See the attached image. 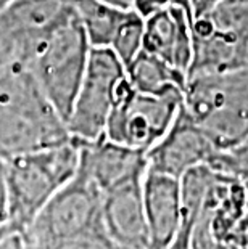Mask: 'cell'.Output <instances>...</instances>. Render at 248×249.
<instances>
[{
    "mask_svg": "<svg viewBox=\"0 0 248 249\" xmlns=\"http://www.w3.org/2000/svg\"><path fill=\"white\" fill-rule=\"evenodd\" d=\"M208 166L211 169L228 176L240 178L242 182H248V137L237 145L219 150L211 158Z\"/></svg>",
    "mask_w": 248,
    "mask_h": 249,
    "instance_id": "obj_18",
    "label": "cell"
},
{
    "mask_svg": "<svg viewBox=\"0 0 248 249\" xmlns=\"http://www.w3.org/2000/svg\"><path fill=\"white\" fill-rule=\"evenodd\" d=\"M103 193L79 171L36 215L23 235L26 249H60L105 230Z\"/></svg>",
    "mask_w": 248,
    "mask_h": 249,
    "instance_id": "obj_5",
    "label": "cell"
},
{
    "mask_svg": "<svg viewBox=\"0 0 248 249\" xmlns=\"http://www.w3.org/2000/svg\"><path fill=\"white\" fill-rule=\"evenodd\" d=\"M131 86L140 92L163 93L168 90H184L186 76L172 66L163 61L161 58L142 50L133 61L126 66Z\"/></svg>",
    "mask_w": 248,
    "mask_h": 249,
    "instance_id": "obj_16",
    "label": "cell"
},
{
    "mask_svg": "<svg viewBox=\"0 0 248 249\" xmlns=\"http://www.w3.org/2000/svg\"><path fill=\"white\" fill-rule=\"evenodd\" d=\"M8 2H10V0H0V8H3Z\"/></svg>",
    "mask_w": 248,
    "mask_h": 249,
    "instance_id": "obj_26",
    "label": "cell"
},
{
    "mask_svg": "<svg viewBox=\"0 0 248 249\" xmlns=\"http://www.w3.org/2000/svg\"><path fill=\"white\" fill-rule=\"evenodd\" d=\"M144 50L187 77L193 61V15L170 5L144 18Z\"/></svg>",
    "mask_w": 248,
    "mask_h": 249,
    "instance_id": "obj_12",
    "label": "cell"
},
{
    "mask_svg": "<svg viewBox=\"0 0 248 249\" xmlns=\"http://www.w3.org/2000/svg\"><path fill=\"white\" fill-rule=\"evenodd\" d=\"M79 142L71 139L5 161L8 193V225L23 231L44 206L76 176L79 167Z\"/></svg>",
    "mask_w": 248,
    "mask_h": 249,
    "instance_id": "obj_2",
    "label": "cell"
},
{
    "mask_svg": "<svg viewBox=\"0 0 248 249\" xmlns=\"http://www.w3.org/2000/svg\"><path fill=\"white\" fill-rule=\"evenodd\" d=\"M184 103V90L147 93L121 82L110 113L105 137L133 150L149 153L176 121Z\"/></svg>",
    "mask_w": 248,
    "mask_h": 249,
    "instance_id": "obj_7",
    "label": "cell"
},
{
    "mask_svg": "<svg viewBox=\"0 0 248 249\" xmlns=\"http://www.w3.org/2000/svg\"><path fill=\"white\" fill-rule=\"evenodd\" d=\"M79 148L77 169L102 193L147 171V153L114 143L107 137L94 142H79Z\"/></svg>",
    "mask_w": 248,
    "mask_h": 249,
    "instance_id": "obj_14",
    "label": "cell"
},
{
    "mask_svg": "<svg viewBox=\"0 0 248 249\" xmlns=\"http://www.w3.org/2000/svg\"><path fill=\"white\" fill-rule=\"evenodd\" d=\"M245 185H247V196H248V182H247Z\"/></svg>",
    "mask_w": 248,
    "mask_h": 249,
    "instance_id": "obj_28",
    "label": "cell"
},
{
    "mask_svg": "<svg viewBox=\"0 0 248 249\" xmlns=\"http://www.w3.org/2000/svg\"><path fill=\"white\" fill-rule=\"evenodd\" d=\"M110 49L119 58L124 68L144 50V17L133 8L121 24Z\"/></svg>",
    "mask_w": 248,
    "mask_h": 249,
    "instance_id": "obj_17",
    "label": "cell"
},
{
    "mask_svg": "<svg viewBox=\"0 0 248 249\" xmlns=\"http://www.w3.org/2000/svg\"><path fill=\"white\" fill-rule=\"evenodd\" d=\"M216 151L219 148L203 127L192 119L182 103L170 130L147 153V167L181 178L191 169L208 164Z\"/></svg>",
    "mask_w": 248,
    "mask_h": 249,
    "instance_id": "obj_10",
    "label": "cell"
},
{
    "mask_svg": "<svg viewBox=\"0 0 248 249\" xmlns=\"http://www.w3.org/2000/svg\"><path fill=\"white\" fill-rule=\"evenodd\" d=\"M184 108L226 150L248 137V66L189 74Z\"/></svg>",
    "mask_w": 248,
    "mask_h": 249,
    "instance_id": "obj_3",
    "label": "cell"
},
{
    "mask_svg": "<svg viewBox=\"0 0 248 249\" xmlns=\"http://www.w3.org/2000/svg\"><path fill=\"white\" fill-rule=\"evenodd\" d=\"M73 13L71 0H10L0 8V44L7 65L24 66L40 42Z\"/></svg>",
    "mask_w": 248,
    "mask_h": 249,
    "instance_id": "obj_9",
    "label": "cell"
},
{
    "mask_svg": "<svg viewBox=\"0 0 248 249\" xmlns=\"http://www.w3.org/2000/svg\"><path fill=\"white\" fill-rule=\"evenodd\" d=\"M2 227H10V225H8V193H7V176H5V161L0 160V229Z\"/></svg>",
    "mask_w": 248,
    "mask_h": 249,
    "instance_id": "obj_20",
    "label": "cell"
},
{
    "mask_svg": "<svg viewBox=\"0 0 248 249\" xmlns=\"http://www.w3.org/2000/svg\"><path fill=\"white\" fill-rule=\"evenodd\" d=\"M144 176L126 180L103 193L105 230L123 249H152L144 209Z\"/></svg>",
    "mask_w": 248,
    "mask_h": 249,
    "instance_id": "obj_11",
    "label": "cell"
},
{
    "mask_svg": "<svg viewBox=\"0 0 248 249\" xmlns=\"http://www.w3.org/2000/svg\"><path fill=\"white\" fill-rule=\"evenodd\" d=\"M219 0H192V12H193V18L200 17V15H205L210 12L211 8L218 3Z\"/></svg>",
    "mask_w": 248,
    "mask_h": 249,
    "instance_id": "obj_22",
    "label": "cell"
},
{
    "mask_svg": "<svg viewBox=\"0 0 248 249\" xmlns=\"http://www.w3.org/2000/svg\"><path fill=\"white\" fill-rule=\"evenodd\" d=\"M73 137L65 119L34 81L28 68H0V160L8 161Z\"/></svg>",
    "mask_w": 248,
    "mask_h": 249,
    "instance_id": "obj_1",
    "label": "cell"
},
{
    "mask_svg": "<svg viewBox=\"0 0 248 249\" xmlns=\"http://www.w3.org/2000/svg\"><path fill=\"white\" fill-rule=\"evenodd\" d=\"M75 12L94 49H110L121 24L133 8H119L100 0H71Z\"/></svg>",
    "mask_w": 248,
    "mask_h": 249,
    "instance_id": "obj_15",
    "label": "cell"
},
{
    "mask_svg": "<svg viewBox=\"0 0 248 249\" xmlns=\"http://www.w3.org/2000/svg\"><path fill=\"white\" fill-rule=\"evenodd\" d=\"M144 209L152 249H171L182 224L181 178L147 167Z\"/></svg>",
    "mask_w": 248,
    "mask_h": 249,
    "instance_id": "obj_13",
    "label": "cell"
},
{
    "mask_svg": "<svg viewBox=\"0 0 248 249\" xmlns=\"http://www.w3.org/2000/svg\"><path fill=\"white\" fill-rule=\"evenodd\" d=\"M124 79L126 68L114 52L107 47H92L86 72L66 118L73 139L94 142L105 137L110 113Z\"/></svg>",
    "mask_w": 248,
    "mask_h": 249,
    "instance_id": "obj_8",
    "label": "cell"
},
{
    "mask_svg": "<svg viewBox=\"0 0 248 249\" xmlns=\"http://www.w3.org/2000/svg\"><path fill=\"white\" fill-rule=\"evenodd\" d=\"M170 5H181V7L192 12V0H134L133 8L140 17H149L153 12H158L161 8H166ZM193 15V12H192Z\"/></svg>",
    "mask_w": 248,
    "mask_h": 249,
    "instance_id": "obj_19",
    "label": "cell"
},
{
    "mask_svg": "<svg viewBox=\"0 0 248 249\" xmlns=\"http://www.w3.org/2000/svg\"><path fill=\"white\" fill-rule=\"evenodd\" d=\"M0 249H26L23 235L19 231H8L0 238Z\"/></svg>",
    "mask_w": 248,
    "mask_h": 249,
    "instance_id": "obj_21",
    "label": "cell"
},
{
    "mask_svg": "<svg viewBox=\"0 0 248 249\" xmlns=\"http://www.w3.org/2000/svg\"><path fill=\"white\" fill-rule=\"evenodd\" d=\"M240 249H248V240H247V241L244 243V246H242Z\"/></svg>",
    "mask_w": 248,
    "mask_h": 249,
    "instance_id": "obj_27",
    "label": "cell"
},
{
    "mask_svg": "<svg viewBox=\"0 0 248 249\" xmlns=\"http://www.w3.org/2000/svg\"><path fill=\"white\" fill-rule=\"evenodd\" d=\"M8 231H12V229H10V227H2V229H0V238H2L3 235H7Z\"/></svg>",
    "mask_w": 248,
    "mask_h": 249,
    "instance_id": "obj_25",
    "label": "cell"
},
{
    "mask_svg": "<svg viewBox=\"0 0 248 249\" xmlns=\"http://www.w3.org/2000/svg\"><path fill=\"white\" fill-rule=\"evenodd\" d=\"M7 65V60H5V55H3V50H2V44H0V68Z\"/></svg>",
    "mask_w": 248,
    "mask_h": 249,
    "instance_id": "obj_24",
    "label": "cell"
},
{
    "mask_svg": "<svg viewBox=\"0 0 248 249\" xmlns=\"http://www.w3.org/2000/svg\"><path fill=\"white\" fill-rule=\"evenodd\" d=\"M91 50L92 45L75 12L40 42L24 65L65 123L86 72Z\"/></svg>",
    "mask_w": 248,
    "mask_h": 249,
    "instance_id": "obj_6",
    "label": "cell"
},
{
    "mask_svg": "<svg viewBox=\"0 0 248 249\" xmlns=\"http://www.w3.org/2000/svg\"><path fill=\"white\" fill-rule=\"evenodd\" d=\"M100 2L114 5V7H119V8H133V5H134V0H100Z\"/></svg>",
    "mask_w": 248,
    "mask_h": 249,
    "instance_id": "obj_23",
    "label": "cell"
},
{
    "mask_svg": "<svg viewBox=\"0 0 248 249\" xmlns=\"http://www.w3.org/2000/svg\"><path fill=\"white\" fill-rule=\"evenodd\" d=\"M247 240V185L213 169L191 224L171 249H240Z\"/></svg>",
    "mask_w": 248,
    "mask_h": 249,
    "instance_id": "obj_4",
    "label": "cell"
}]
</instances>
